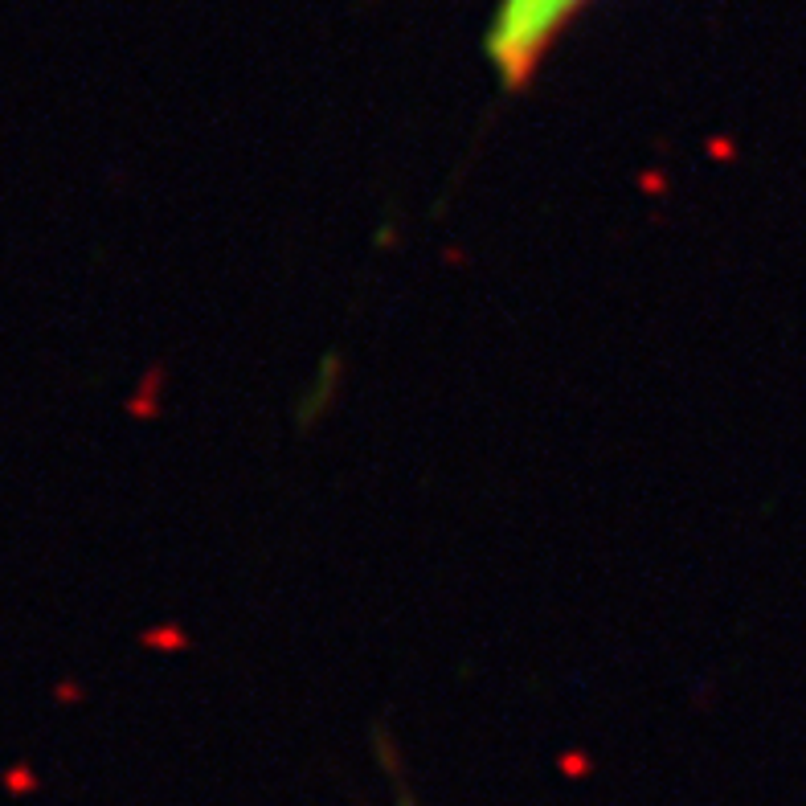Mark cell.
<instances>
[{
	"mask_svg": "<svg viewBox=\"0 0 806 806\" xmlns=\"http://www.w3.org/2000/svg\"><path fill=\"white\" fill-rule=\"evenodd\" d=\"M586 9L590 0H500L487 29V58L508 91H520L541 70L557 37Z\"/></svg>",
	"mask_w": 806,
	"mask_h": 806,
	"instance_id": "cell-1",
	"label": "cell"
},
{
	"mask_svg": "<svg viewBox=\"0 0 806 806\" xmlns=\"http://www.w3.org/2000/svg\"><path fill=\"white\" fill-rule=\"evenodd\" d=\"M401 806H414V802H410V798H406V802H401Z\"/></svg>",
	"mask_w": 806,
	"mask_h": 806,
	"instance_id": "cell-2",
	"label": "cell"
}]
</instances>
